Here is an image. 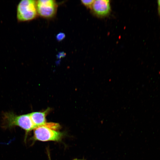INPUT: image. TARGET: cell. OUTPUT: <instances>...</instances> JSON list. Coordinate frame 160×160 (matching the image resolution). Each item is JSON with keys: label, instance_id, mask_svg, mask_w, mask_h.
I'll list each match as a JSON object with an SVG mask.
<instances>
[{"label": "cell", "instance_id": "1", "mask_svg": "<svg viewBox=\"0 0 160 160\" xmlns=\"http://www.w3.org/2000/svg\"><path fill=\"white\" fill-rule=\"evenodd\" d=\"M2 123L4 128L18 126L25 130L26 133L36 128L29 113L18 115L12 112H5L3 115Z\"/></svg>", "mask_w": 160, "mask_h": 160}, {"label": "cell", "instance_id": "2", "mask_svg": "<svg viewBox=\"0 0 160 160\" xmlns=\"http://www.w3.org/2000/svg\"><path fill=\"white\" fill-rule=\"evenodd\" d=\"M36 1L22 0L17 6V18L19 22L28 21L35 19L37 16Z\"/></svg>", "mask_w": 160, "mask_h": 160}, {"label": "cell", "instance_id": "3", "mask_svg": "<svg viewBox=\"0 0 160 160\" xmlns=\"http://www.w3.org/2000/svg\"><path fill=\"white\" fill-rule=\"evenodd\" d=\"M63 135V133L42 126L34 129L33 138L35 140L59 141L61 140Z\"/></svg>", "mask_w": 160, "mask_h": 160}, {"label": "cell", "instance_id": "4", "mask_svg": "<svg viewBox=\"0 0 160 160\" xmlns=\"http://www.w3.org/2000/svg\"><path fill=\"white\" fill-rule=\"evenodd\" d=\"M56 2L53 0H39L36 1L38 14L45 18L54 16L57 9Z\"/></svg>", "mask_w": 160, "mask_h": 160}, {"label": "cell", "instance_id": "5", "mask_svg": "<svg viewBox=\"0 0 160 160\" xmlns=\"http://www.w3.org/2000/svg\"><path fill=\"white\" fill-rule=\"evenodd\" d=\"M95 14L99 17H104L108 15L110 11L109 0H95L92 7Z\"/></svg>", "mask_w": 160, "mask_h": 160}, {"label": "cell", "instance_id": "6", "mask_svg": "<svg viewBox=\"0 0 160 160\" xmlns=\"http://www.w3.org/2000/svg\"><path fill=\"white\" fill-rule=\"evenodd\" d=\"M47 112H36L29 113L32 121L36 128L42 126L46 123L45 117Z\"/></svg>", "mask_w": 160, "mask_h": 160}, {"label": "cell", "instance_id": "7", "mask_svg": "<svg viewBox=\"0 0 160 160\" xmlns=\"http://www.w3.org/2000/svg\"><path fill=\"white\" fill-rule=\"evenodd\" d=\"M95 0H81V3L85 6L88 7H92Z\"/></svg>", "mask_w": 160, "mask_h": 160}, {"label": "cell", "instance_id": "8", "mask_svg": "<svg viewBox=\"0 0 160 160\" xmlns=\"http://www.w3.org/2000/svg\"><path fill=\"white\" fill-rule=\"evenodd\" d=\"M65 37V34L63 33H60L57 34L56 39L57 40L60 41L62 40Z\"/></svg>", "mask_w": 160, "mask_h": 160}, {"label": "cell", "instance_id": "9", "mask_svg": "<svg viewBox=\"0 0 160 160\" xmlns=\"http://www.w3.org/2000/svg\"><path fill=\"white\" fill-rule=\"evenodd\" d=\"M158 10V14L160 17V0L157 1Z\"/></svg>", "mask_w": 160, "mask_h": 160}, {"label": "cell", "instance_id": "10", "mask_svg": "<svg viewBox=\"0 0 160 160\" xmlns=\"http://www.w3.org/2000/svg\"><path fill=\"white\" fill-rule=\"evenodd\" d=\"M73 160H84V159H74Z\"/></svg>", "mask_w": 160, "mask_h": 160}, {"label": "cell", "instance_id": "11", "mask_svg": "<svg viewBox=\"0 0 160 160\" xmlns=\"http://www.w3.org/2000/svg\"><path fill=\"white\" fill-rule=\"evenodd\" d=\"M49 160H51L50 159V157H49Z\"/></svg>", "mask_w": 160, "mask_h": 160}]
</instances>
